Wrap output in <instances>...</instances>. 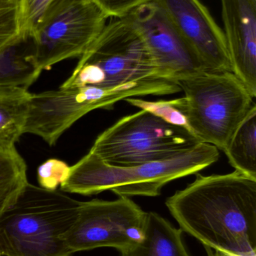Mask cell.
<instances>
[{
	"instance_id": "1",
	"label": "cell",
	"mask_w": 256,
	"mask_h": 256,
	"mask_svg": "<svg viewBox=\"0 0 256 256\" xmlns=\"http://www.w3.org/2000/svg\"><path fill=\"white\" fill-rule=\"evenodd\" d=\"M196 176L165 202L180 228L210 249L256 256V179L237 171Z\"/></svg>"
},
{
	"instance_id": "2",
	"label": "cell",
	"mask_w": 256,
	"mask_h": 256,
	"mask_svg": "<svg viewBox=\"0 0 256 256\" xmlns=\"http://www.w3.org/2000/svg\"><path fill=\"white\" fill-rule=\"evenodd\" d=\"M83 86L106 90L123 100L181 92L174 81L158 76L144 40L127 16L111 18L60 87Z\"/></svg>"
},
{
	"instance_id": "3",
	"label": "cell",
	"mask_w": 256,
	"mask_h": 256,
	"mask_svg": "<svg viewBox=\"0 0 256 256\" xmlns=\"http://www.w3.org/2000/svg\"><path fill=\"white\" fill-rule=\"evenodd\" d=\"M219 150L201 142L171 159L129 166L108 164L90 152L70 166L60 190L83 196L109 190L119 197L157 196L169 182L196 174L217 162Z\"/></svg>"
},
{
	"instance_id": "4",
	"label": "cell",
	"mask_w": 256,
	"mask_h": 256,
	"mask_svg": "<svg viewBox=\"0 0 256 256\" xmlns=\"http://www.w3.org/2000/svg\"><path fill=\"white\" fill-rule=\"evenodd\" d=\"M81 202L29 183L0 214V256H71L64 237Z\"/></svg>"
},
{
	"instance_id": "5",
	"label": "cell",
	"mask_w": 256,
	"mask_h": 256,
	"mask_svg": "<svg viewBox=\"0 0 256 256\" xmlns=\"http://www.w3.org/2000/svg\"><path fill=\"white\" fill-rule=\"evenodd\" d=\"M184 92L189 130L201 142L225 150L254 104V98L231 72H204L177 80Z\"/></svg>"
},
{
	"instance_id": "6",
	"label": "cell",
	"mask_w": 256,
	"mask_h": 256,
	"mask_svg": "<svg viewBox=\"0 0 256 256\" xmlns=\"http://www.w3.org/2000/svg\"><path fill=\"white\" fill-rule=\"evenodd\" d=\"M199 143L186 128L141 110L105 130L90 152L110 164L137 165L171 159Z\"/></svg>"
},
{
	"instance_id": "7",
	"label": "cell",
	"mask_w": 256,
	"mask_h": 256,
	"mask_svg": "<svg viewBox=\"0 0 256 256\" xmlns=\"http://www.w3.org/2000/svg\"><path fill=\"white\" fill-rule=\"evenodd\" d=\"M147 215L129 197L81 202L65 242L72 254L101 248L122 252L142 239Z\"/></svg>"
},
{
	"instance_id": "8",
	"label": "cell",
	"mask_w": 256,
	"mask_h": 256,
	"mask_svg": "<svg viewBox=\"0 0 256 256\" xmlns=\"http://www.w3.org/2000/svg\"><path fill=\"white\" fill-rule=\"evenodd\" d=\"M121 100L114 93L91 86L60 87L32 93L24 134L38 136L54 146L65 131L88 112L112 109Z\"/></svg>"
},
{
	"instance_id": "9",
	"label": "cell",
	"mask_w": 256,
	"mask_h": 256,
	"mask_svg": "<svg viewBox=\"0 0 256 256\" xmlns=\"http://www.w3.org/2000/svg\"><path fill=\"white\" fill-rule=\"evenodd\" d=\"M108 19L93 1L73 6L54 18L30 39L36 68L42 72L65 60L80 58Z\"/></svg>"
},
{
	"instance_id": "10",
	"label": "cell",
	"mask_w": 256,
	"mask_h": 256,
	"mask_svg": "<svg viewBox=\"0 0 256 256\" xmlns=\"http://www.w3.org/2000/svg\"><path fill=\"white\" fill-rule=\"evenodd\" d=\"M144 40L158 76L174 81L207 72L160 6L152 1L126 15Z\"/></svg>"
},
{
	"instance_id": "11",
	"label": "cell",
	"mask_w": 256,
	"mask_h": 256,
	"mask_svg": "<svg viewBox=\"0 0 256 256\" xmlns=\"http://www.w3.org/2000/svg\"><path fill=\"white\" fill-rule=\"evenodd\" d=\"M166 14L207 72H231L223 30L201 0H153Z\"/></svg>"
},
{
	"instance_id": "12",
	"label": "cell",
	"mask_w": 256,
	"mask_h": 256,
	"mask_svg": "<svg viewBox=\"0 0 256 256\" xmlns=\"http://www.w3.org/2000/svg\"><path fill=\"white\" fill-rule=\"evenodd\" d=\"M231 72L256 97V0H221Z\"/></svg>"
},
{
	"instance_id": "13",
	"label": "cell",
	"mask_w": 256,
	"mask_h": 256,
	"mask_svg": "<svg viewBox=\"0 0 256 256\" xmlns=\"http://www.w3.org/2000/svg\"><path fill=\"white\" fill-rule=\"evenodd\" d=\"M183 230L155 212L147 213L142 239L122 251L121 256H191L183 242Z\"/></svg>"
},
{
	"instance_id": "14",
	"label": "cell",
	"mask_w": 256,
	"mask_h": 256,
	"mask_svg": "<svg viewBox=\"0 0 256 256\" xmlns=\"http://www.w3.org/2000/svg\"><path fill=\"white\" fill-rule=\"evenodd\" d=\"M32 93L28 88L0 86V150H15L24 134Z\"/></svg>"
},
{
	"instance_id": "15",
	"label": "cell",
	"mask_w": 256,
	"mask_h": 256,
	"mask_svg": "<svg viewBox=\"0 0 256 256\" xmlns=\"http://www.w3.org/2000/svg\"><path fill=\"white\" fill-rule=\"evenodd\" d=\"M223 152L235 171L256 179L255 104L239 124Z\"/></svg>"
},
{
	"instance_id": "16",
	"label": "cell",
	"mask_w": 256,
	"mask_h": 256,
	"mask_svg": "<svg viewBox=\"0 0 256 256\" xmlns=\"http://www.w3.org/2000/svg\"><path fill=\"white\" fill-rule=\"evenodd\" d=\"M42 72L32 57L30 39L0 52V86H15L28 88Z\"/></svg>"
},
{
	"instance_id": "17",
	"label": "cell",
	"mask_w": 256,
	"mask_h": 256,
	"mask_svg": "<svg viewBox=\"0 0 256 256\" xmlns=\"http://www.w3.org/2000/svg\"><path fill=\"white\" fill-rule=\"evenodd\" d=\"M28 184L27 164L18 150H0V214Z\"/></svg>"
},
{
	"instance_id": "18",
	"label": "cell",
	"mask_w": 256,
	"mask_h": 256,
	"mask_svg": "<svg viewBox=\"0 0 256 256\" xmlns=\"http://www.w3.org/2000/svg\"><path fill=\"white\" fill-rule=\"evenodd\" d=\"M24 32L31 39L54 18L70 8L93 0H20ZM94 2V1H93Z\"/></svg>"
},
{
	"instance_id": "19",
	"label": "cell",
	"mask_w": 256,
	"mask_h": 256,
	"mask_svg": "<svg viewBox=\"0 0 256 256\" xmlns=\"http://www.w3.org/2000/svg\"><path fill=\"white\" fill-rule=\"evenodd\" d=\"M124 100L132 106L155 114L170 124L189 130L185 115L183 98L157 102H147L136 98H127Z\"/></svg>"
},
{
	"instance_id": "20",
	"label": "cell",
	"mask_w": 256,
	"mask_h": 256,
	"mask_svg": "<svg viewBox=\"0 0 256 256\" xmlns=\"http://www.w3.org/2000/svg\"><path fill=\"white\" fill-rule=\"evenodd\" d=\"M70 170V166L60 160H48L39 166L37 170L39 186L48 190H56L63 183Z\"/></svg>"
},
{
	"instance_id": "21",
	"label": "cell",
	"mask_w": 256,
	"mask_h": 256,
	"mask_svg": "<svg viewBox=\"0 0 256 256\" xmlns=\"http://www.w3.org/2000/svg\"><path fill=\"white\" fill-rule=\"evenodd\" d=\"M108 18H123L152 0H93Z\"/></svg>"
},
{
	"instance_id": "22",
	"label": "cell",
	"mask_w": 256,
	"mask_h": 256,
	"mask_svg": "<svg viewBox=\"0 0 256 256\" xmlns=\"http://www.w3.org/2000/svg\"><path fill=\"white\" fill-rule=\"evenodd\" d=\"M205 248L206 250H207V256H239L227 254V252H222V251L215 250H213V251L212 249L207 248V246H205Z\"/></svg>"
},
{
	"instance_id": "23",
	"label": "cell",
	"mask_w": 256,
	"mask_h": 256,
	"mask_svg": "<svg viewBox=\"0 0 256 256\" xmlns=\"http://www.w3.org/2000/svg\"></svg>"
}]
</instances>
